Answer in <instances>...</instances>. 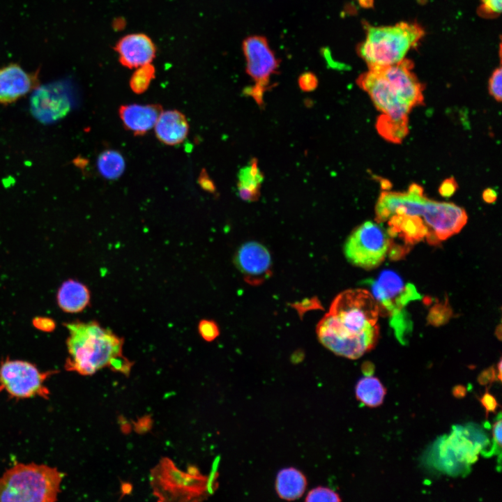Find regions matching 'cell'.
<instances>
[{"mask_svg": "<svg viewBox=\"0 0 502 502\" xmlns=\"http://www.w3.org/2000/svg\"><path fill=\"white\" fill-rule=\"evenodd\" d=\"M379 309L369 291L349 289L338 294L319 321V342L335 354L357 359L370 351L379 336Z\"/></svg>", "mask_w": 502, "mask_h": 502, "instance_id": "cell-1", "label": "cell"}, {"mask_svg": "<svg viewBox=\"0 0 502 502\" xmlns=\"http://www.w3.org/2000/svg\"><path fill=\"white\" fill-rule=\"evenodd\" d=\"M64 325L68 332L66 370L91 375L123 354V339L98 321H75Z\"/></svg>", "mask_w": 502, "mask_h": 502, "instance_id": "cell-2", "label": "cell"}, {"mask_svg": "<svg viewBox=\"0 0 502 502\" xmlns=\"http://www.w3.org/2000/svg\"><path fill=\"white\" fill-rule=\"evenodd\" d=\"M63 476L45 464H16L0 477V502H54Z\"/></svg>", "mask_w": 502, "mask_h": 502, "instance_id": "cell-3", "label": "cell"}, {"mask_svg": "<svg viewBox=\"0 0 502 502\" xmlns=\"http://www.w3.org/2000/svg\"><path fill=\"white\" fill-rule=\"evenodd\" d=\"M488 443L487 435L476 425H455L448 436L434 443L427 459L430 465L450 476L466 474Z\"/></svg>", "mask_w": 502, "mask_h": 502, "instance_id": "cell-4", "label": "cell"}, {"mask_svg": "<svg viewBox=\"0 0 502 502\" xmlns=\"http://www.w3.org/2000/svg\"><path fill=\"white\" fill-rule=\"evenodd\" d=\"M366 38L357 48L368 68L385 66L401 61L407 52L424 36L417 23L402 22L392 26L366 27Z\"/></svg>", "mask_w": 502, "mask_h": 502, "instance_id": "cell-5", "label": "cell"}, {"mask_svg": "<svg viewBox=\"0 0 502 502\" xmlns=\"http://www.w3.org/2000/svg\"><path fill=\"white\" fill-rule=\"evenodd\" d=\"M372 295L379 309V313L390 317V326L401 343L407 340L412 324L405 311L407 305L420 298L415 286L406 283L394 271H382L376 280H369Z\"/></svg>", "mask_w": 502, "mask_h": 502, "instance_id": "cell-6", "label": "cell"}, {"mask_svg": "<svg viewBox=\"0 0 502 502\" xmlns=\"http://www.w3.org/2000/svg\"><path fill=\"white\" fill-rule=\"evenodd\" d=\"M150 483L158 501H198L208 494L207 477L184 473L168 457L151 470Z\"/></svg>", "mask_w": 502, "mask_h": 502, "instance_id": "cell-7", "label": "cell"}, {"mask_svg": "<svg viewBox=\"0 0 502 502\" xmlns=\"http://www.w3.org/2000/svg\"><path fill=\"white\" fill-rule=\"evenodd\" d=\"M390 240L381 223L366 221L357 227L346 240L344 255L356 266L373 268L389 253Z\"/></svg>", "mask_w": 502, "mask_h": 502, "instance_id": "cell-8", "label": "cell"}, {"mask_svg": "<svg viewBox=\"0 0 502 502\" xmlns=\"http://www.w3.org/2000/svg\"><path fill=\"white\" fill-rule=\"evenodd\" d=\"M56 372H42L30 362L8 358L0 363V392L16 399H47L50 393L45 382Z\"/></svg>", "mask_w": 502, "mask_h": 502, "instance_id": "cell-9", "label": "cell"}, {"mask_svg": "<svg viewBox=\"0 0 502 502\" xmlns=\"http://www.w3.org/2000/svg\"><path fill=\"white\" fill-rule=\"evenodd\" d=\"M242 49L246 61V73L255 81V85L247 90L248 94L261 105L269 79L279 68V60L267 39L261 36L246 38L243 42Z\"/></svg>", "mask_w": 502, "mask_h": 502, "instance_id": "cell-10", "label": "cell"}, {"mask_svg": "<svg viewBox=\"0 0 502 502\" xmlns=\"http://www.w3.org/2000/svg\"><path fill=\"white\" fill-rule=\"evenodd\" d=\"M357 84L366 91L378 110L390 117L408 119L411 108L399 98L395 84L378 67L369 68L357 79Z\"/></svg>", "mask_w": 502, "mask_h": 502, "instance_id": "cell-11", "label": "cell"}, {"mask_svg": "<svg viewBox=\"0 0 502 502\" xmlns=\"http://www.w3.org/2000/svg\"><path fill=\"white\" fill-rule=\"evenodd\" d=\"M73 105L67 84L55 82L39 85L33 91L30 109L33 116L42 123H53L66 116Z\"/></svg>", "mask_w": 502, "mask_h": 502, "instance_id": "cell-12", "label": "cell"}, {"mask_svg": "<svg viewBox=\"0 0 502 502\" xmlns=\"http://www.w3.org/2000/svg\"><path fill=\"white\" fill-rule=\"evenodd\" d=\"M423 220L429 231L428 243L435 245L458 233L466 223L467 215L452 203L428 199Z\"/></svg>", "mask_w": 502, "mask_h": 502, "instance_id": "cell-13", "label": "cell"}, {"mask_svg": "<svg viewBox=\"0 0 502 502\" xmlns=\"http://www.w3.org/2000/svg\"><path fill=\"white\" fill-rule=\"evenodd\" d=\"M234 264L251 285L263 283L271 275L272 260L268 250L257 241H248L238 249Z\"/></svg>", "mask_w": 502, "mask_h": 502, "instance_id": "cell-14", "label": "cell"}, {"mask_svg": "<svg viewBox=\"0 0 502 502\" xmlns=\"http://www.w3.org/2000/svg\"><path fill=\"white\" fill-rule=\"evenodd\" d=\"M39 84V70H26L17 63H10L0 67V105L12 104Z\"/></svg>", "mask_w": 502, "mask_h": 502, "instance_id": "cell-15", "label": "cell"}, {"mask_svg": "<svg viewBox=\"0 0 502 502\" xmlns=\"http://www.w3.org/2000/svg\"><path fill=\"white\" fill-rule=\"evenodd\" d=\"M120 63L128 68H137L150 63L156 55V47L146 34L135 33L121 38L115 45Z\"/></svg>", "mask_w": 502, "mask_h": 502, "instance_id": "cell-16", "label": "cell"}, {"mask_svg": "<svg viewBox=\"0 0 502 502\" xmlns=\"http://www.w3.org/2000/svg\"><path fill=\"white\" fill-rule=\"evenodd\" d=\"M156 104H130L122 105L119 110L123 126L135 135H142L153 128L162 112Z\"/></svg>", "mask_w": 502, "mask_h": 502, "instance_id": "cell-17", "label": "cell"}, {"mask_svg": "<svg viewBox=\"0 0 502 502\" xmlns=\"http://www.w3.org/2000/svg\"><path fill=\"white\" fill-rule=\"evenodd\" d=\"M386 222L389 236L399 238L406 245H412L424 238L429 241V231L420 216L394 215Z\"/></svg>", "mask_w": 502, "mask_h": 502, "instance_id": "cell-18", "label": "cell"}, {"mask_svg": "<svg viewBox=\"0 0 502 502\" xmlns=\"http://www.w3.org/2000/svg\"><path fill=\"white\" fill-rule=\"evenodd\" d=\"M153 128L158 139L169 146L182 143L189 132V124L185 116L175 109L162 111Z\"/></svg>", "mask_w": 502, "mask_h": 502, "instance_id": "cell-19", "label": "cell"}, {"mask_svg": "<svg viewBox=\"0 0 502 502\" xmlns=\"http://www.w3.org/2000/svg\"><path fill=\"white\" fill-rule=\"evenodd\" d=\"M56 302L60 309L66 313L75 314L84 310L90 304L91 293L82 282L68 279L59 287Z\"/></svg>", "mask_w": 502, "mask_h": 502, "instance_id": "cell-20", "label": "cell"}, {"mask_svg": "<svg viewBox=\"0 0 502 502\" xmlns=\"http://www.w3.org/2000/svg\"><path fill=\"white\" fill-rule=\"evenodd\" d=\"M275 487L280 499L294 501L301 498L305 493L307 479L305 476L296 468L282 469L277 473Z\"/></svg>", "mask_w": 502, "mask_h": 502, "instance_id": "cell-21", "label": "cell"}, {"mask_svg": "<svg viewBox=\"0 0 502 502\" xmlns=\"http://www.w3.org/2000/svg\"><path fill=\"white\" fill-rule=\"evenodd\" d=\"M263 174L258 163L252 159L245 167L241 168L238 176V194L245 201H256L259 197V190L263 182Z\"/></svg>", "mask_w": 502, "mask_h": 502, "instance_id": "cell-22", "label": "cell"}, {"mask_svg": "<svg viewBox=\"0 0 502 502\" xmlns=\"http://www.w3.org/2000/svg\"><path fill=\"white\" fill-rule=\"evenodd\" d=\"M386 394V389L380 380L371 375L361 378L355 387L357 400L371 408L380 406Z\"/></svg>", "mask_w": 502, "mask_h": 502, "instance_id": "cell-23", "label": "cell"}, {"mask_svg": "<svg viewBox=\"0 0 502 502\" xmlns=\"http://www.w3.org/2000/svg\"><path fill=\"white\" fill-rule=\"evenodd\" d=\"M376 128L385 139L401 143L408 133V119H395L383 114L378 118Z\"/></svg>", "mask_w": 502, "mask_h": 502, "instance_id": "cell-24", "label": "cell"}, {"mask_svg": "<svg viewBox=\"0 0 502 502\" xmlns=\"http://www.w3.org/2000/svg\"><path fill=\"white\" fill-rule=\"evenodd\" d=\"M97 167L104 178L116 179L121 176L125 169V160L119 152L107 150L98 156Z\"/></svg>", "mask_w": 502, "mask_h": 502, "instance_id": "cell-25", "label": "cell"}, {"mask_svg": "<svg viewBox=\"0 0 502 502\" xmlns=\"http://www.w3.org/2000/svg\"><path fill=\"white\" fill-rule=\"evenodd\" d=\"M155 77V69L151 63L135 68L130 77L129 85L131 90L137 93H144Z\"/></svg>", "mask_w": 502, "mask_h": 502, "instance_id": "cell-26", "label": "cell"}, {"mask_svg": "<svg viewBox=\"0 0 502 502\" xmlns=\"http://www.w3.org/2000/svg\"><path fill=\"white\" fill-rule=\"evenodd\" d=\"M305 501L307 502H339L342 499L340 495L333 489L319 486L311 489L307 493Z\"/></svg>", "mask_w": 502, "mask_h": 502, "instance_id": "cell-27", "label": "cell"}, {"mask_svg": "<svg viewBox=\"0 0 502 502\" xmlns=\"http://www.w3.org/2000/svg\"><path fill=\"white\" fill-rule=\"evenodd\" d=\"M492 427V446L482 454L485 457L499 455L501 459V415L499 414Z\"/></svg>", "mask_w": 502, "mask_h": 502, "instance_id": "cell-28", "label": "cell"}, {"mask_svg": "<svg viewBox=\"0 0 502 502\" xmlns=\"http://www.w3.org/2000/svg\"><path fill=\"white\" fill-rule=\"evenodd\" d=\"M198 332L201 337L207 342L213 341L220 334L218 324L210 319H202L199 321Z\"/></svg>", "mask_w": 502, "mask_h": 502, "instance_id": "cell-29", "label": "cell"}, {"mask_svg": "<svg viewBox=\"0 0 502 502\" xmlns=\"http://www.w3.org/2000/svg\"><path fill=\"white\" fill-rule=\"evenodd\" d=\"M489 91L492 96L499 102L502 98V70L501 67L496 68L489 81Z\"/></svg>", "mask_w": 502, "mask_h": 502, "instance_id": "cell-30", "label": "cell"}, {"mask_svg": "<svg viewBox=\"0 0 502 502\" xmlns=\"http://www.w3.org/2000/svg\"><path fill=\"white\" fill-rule=\"evenodd\" d=\"M480 15L485 17H496L502 10V0H480Z\"/></svg>", "mask_w": 502, "mask_h": 502, "instance_id": "cell-31", "label": "cell"}, {"mask_svg": "<svg viewBox=\"0 0 502 502\" xmlns=\"http://www.w3.org/2000/svg\"><path fill=\"white\" fill-rule=\"evenodd\" d=\"M133 363L130 361L123 354L114 357L109 363L108 367L117 372L128 375Z\"/></svg>", "mask_w": 502, "mask_h": 502, "instance_id": "cell-32", "label": "cell"}, {"mask_svg": "<svg viewBox=\"0 0 502 502\" xmlns=\"http://www.w3.org/2000/svg\"><path fill=\"white\" fill-rule=\"evenodd\" d=\"M298 85L304 91H312L318 85V79L312 73H304L298 78Z\"/></svg>", "mask_w": 502, "mask_h": 502, "instance_id": "cell-33", "label": "cell"}, {"mask_svg": "<svg viewBox=\"0 0 502 502\" xmlns=\"http://www.w3.org/2000/svg\"><path fill=\"white\" fill-rule=\"evenodd\" d=\"M33 326L38 330L50 333L56 328V322L52 318L47 317H36L32 320Z\"/></svg>", "mask_w": 502, "mask_h": 502, "instance_id": "cell-34", "label": "cell"}, {"mask_svg": "<svg viewBox=\"0 0 502 502\" xmlns=\"http://www.w3.org/2000/svg\"><path fill=\"white\" fill-rule=\"evenodd\" d=\"M480 402L485 409L487 417L489 413H495L499 407L496 399L487 390L480 398Z\"/></svg>", "mask_w": 502, "mask_h": 502, "instance_id": "cell-35", "label": "cell"}, {"mask_svg": "<svg viewBox=\"0 0 502 502\" xmlns=\"http://www.w3.org/2000/svg\"><path fill=\"white\" fill-rule=\"evenodd\" d=\"M134 429L138 434H144L149 432L152 427V419L149 416L139 418L133 424Z\"/></svg>", "mask_w": 502, "mask_h": 502, "instance_id": "cell-36", "label": "cell"}, {"mask_svg": "<svg viewBox=\"0 0 502 502\" xmlns=\"http://www.w3.org/2000/svg\"><path fill=\"white\" fill-rule=\"evenodd\" d=\"M457 184L453 178L446 179L439 188V192L443 197L451 196L456 190Z\"/></svg>", "mask_w": 502, "mask_h": 502, "instance_id": "cell-37", "label": "cell"}, {"mask_svg": "<svg viewBox=\"0 0 502 502\" xmlns=\"http://www.w3.org/2000/svg\"><path fill=\"white\" fill-rule=\"evenodd\" d=\"M497 376L496 375V370L492 367L485 370L479 376V382L481 384H487L492 383L493 381L496 380Z\"/></svg>", "mask_w": 502, "mask_h": 502, "instance_id": "cell-38", "label": "cell"}, {"mask_svg": "<svg viewBox=\"0 0 502 502\" xmlns=\"http://www.w3.org/2000/svg\"><path fill=\"white\" fill-rule=\"evenodd\" d=\"M482 197L486 202L492 203L496 199V192L492 189H487L483 192Z\"/></svg>", "mask_w": 502, "mask_h": 502, "instance_id": "cell-39", "label": "cell"}, {"mask_svg": "<svg viewBox=\"0 0 502 502\" xmlns=\"http://www.w3.org/2000/svg\"><path fill=\"white\" fill-rule=\"evenodd\" d=\"M200 180V184L201 185L207 190L212 191L213 188V185L212 184L211 181L209 178H206V175L205 174H201L199 178Z\"/></svg>", "mask_w": 502, "mask_h": 502, "instance_id": "cell-40", "label": "cell"}, {"mask_svg": "<svg viewBox=\"0 0 502 502\" xmlns=\"http://www.w3.org/2000/svg\"><path fill=\"white\" fill-rule=\"evenodd\" d=\"M132 489V485L128 482H123L121 485V492L123 493V495L129 494L131 492Z\"/></svg>", "mask_w": 502, "mask_h": 502, "instance_id": "cell-41", "label": "cell"}, {"mask_svg": "<svg viewBox=\"0 0 502 502\" xmlns=\"http://www.w3.org/2000/svg\"><path fill=\"white\" fill-rule=\"evenodd\" d=\"M187 473H188L189 474L194 476H198L201 475V473L199 472V470L195 466H193V465H190L188 466Z\"/></svg>", "mask_w": 502, "mask_h": 502, "instance_id": "cell-42", "label": "cell"}]
</instances>
